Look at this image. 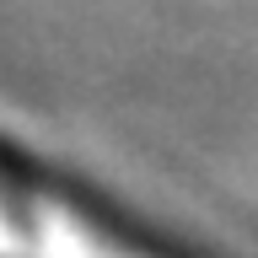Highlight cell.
<instances>
[{
    "instance_id": "6da1fadb",
    "label": "cell",
    "mask_w": 258,
    "mask_h": 258,
    "mask_svg": "<svg viewBox=\"0 0 258 258\" xmlns=\"http://www.w3.org/2000/svg\"><path fill=\"white\" fill-rule=\"evenodd\" d=\"M0 215H11L6 221V247L22 258H151L54 205H6Z\"/></svg>"
}]
</instances>
